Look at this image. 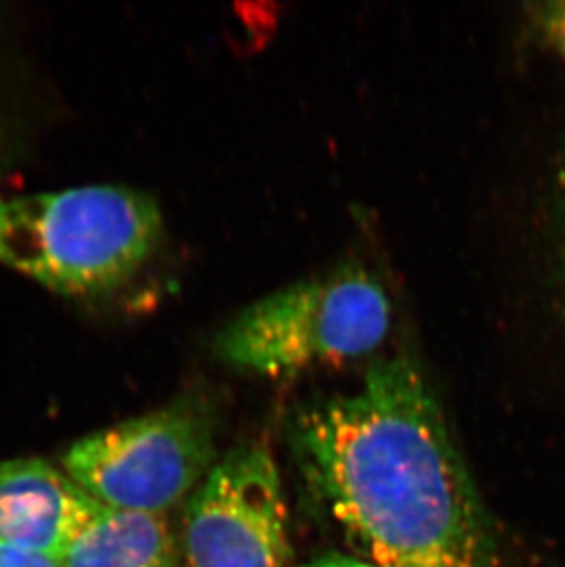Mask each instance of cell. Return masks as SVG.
<instances>
[{
  "label": "cell",
  "instance_id": "277c9868",
  "mask_svg": "<svg viewBox=\"0 0 565 567\" xmlns=\"http://www.w3.org/2000/svg\"><path fill=\"white\" fill-rule=\"evenodd\" d=\"M214 426L195 399L75 441L63 468L103 507L166 516L215 465Z\"/></svg>",
  "mask_w": 565,
  "mask_h": 567
},
{
  "label": "cell",
  "instance_id": "30bf717a",
  "mask_svg": "<svg viewBox=\"0 0 565 567\" xmlns=\"http://www.w3.org/2000/svg\"><path fill=\"white\" fill-rule=\"evenodd\" d=\"M305 567H374L369 564L360 563L357 558L352 557H327L316 563L307 564Z\"/></svg>",
  "mask_w": 565,
  "mask_h": 567
},
{
  "label": "cell",
  "instance_id": "52a82bcc",
  "mask_svg": "<svg viewBox=\"0 0 565 567\" xmlns=\"http://www.w3.org/2000/svg\"><path fill=\"white\" fill-rule=\"evenodd\" d=\"M175 535L166 516L103 507L75 536L63 567H176Z\"/></svg>",
  "mask_w": 565,
  "mask_h": 567
},
{
  "label": "cell",
  "instance_id": "ba28073f",
  "mask_svg": "<svg viewBox=\"0 0 565 567\" xmlns=\"http://www.w3.org/2000/svg\"><path fill=\"white\" fill-rule=\"evenodd\" d=\"M527 19L534 32L565 61V0L528 4Z\"/></svg>",
  "mask_w": 565,
  "mask_h": 567
},
{
  "label": "cell",
  "instance_id": "5b68a950",
  "mask_svg": "<svg viewBox=\"0 0 565 567\" xmlns=\"http://www.w3.org/2000/svg\"><path fill=\"white\" fill-rule=\"evenodd\" d=\"M182 567H287V507L278 465L261 446H237L189 496Z\"/></svg>",
  "mask_w": 565,
  "mask_h": 567
},
{
  "label": "cell",
  "instance_id": "6da1fadb",
  "mask_svg": "<svg viewBox=\"0 0 565 567\" xmlns=\"http://www.w3.org/2000/svg\"><path fill=\"white\" fill-rule=\"evenodd\" d=\"M305 485L360 563L502 567L496 535L415 360H374L357 390L299 408Z\"/></svg>",
  "mask_w": 565,
  "mask_h": 567
},
{
  "label": "cell",
  "instance_id": "7a4b0ae2",
  "mask_svg": "<svg viewBox=\"0 0 565 567\" xmlns=\"http://www.w3.org/2000/svg\"><path fill=\"white\" fill-rule=\"evenodd\" d=\"M162 237L155 197L125 186L0 198V265L58 295L114 292L150 261Z\"/></svg>",
  "mask_w": 565,
  "mask_h": 567
},
{
  "label": "cell",
  "instance_id": "8fae6325",
  "mask_svg": "<svg viewBox=\"0 0 565 567\" xmlns=\"http://www.w3.org/2000/svg\"><path fill=\"white\" fill-rule=\"evenodd\" d=\"M0 147H2V145H0ZM2 162H4V161H2V158H0V167H2Z\"/></svg>",
  "mask_w": 565,
  "mask_h": 567
},
{
  "label": "cell",
  "instance_id": "8992f818",
  "mask_svg": "<svg viewBox=\"0 0 565 567\" xmlns=\"http://www.w3.org/2000/svg\"><path fill=\"white\" fill-rule=\"evenodd\" d=\"M102 508L49 461H0L2 542L61 560Z\"/></svg>",
  "mask_w": 565,
  "mask_h": 567
},
{
  "label": "cell",
  "instance_id": "9c48e42d",
  "mask_svg": "<svg viewBox=\"0 0 565 567\" xmlns=\"http://www.w3.org/2000/svg\"><path fill=\"white\" fill-rule=\"evenodd\" d=\"M0 567H63L58 558L0 540Z\"/></svg>",
  "mask_w": 565,
  "mask_h": 567
},
{
  "label": "cell",
  "instance_id": "3957f363",
  "mask_svg": "<svg viewBox=\"0 0 565 567\" xmlns=\"http://www.w3.org/2000/svg\"><path fill=\"white\" fill-rule=\"evenodd\" d=\"M391 301L366 268L349 265L254 301L215 338V353L240 371L282 377L360 359L384 342Z\"/></svg>",
  "mask_w": 565,
  "mask_h": 567
}]
</instances>
